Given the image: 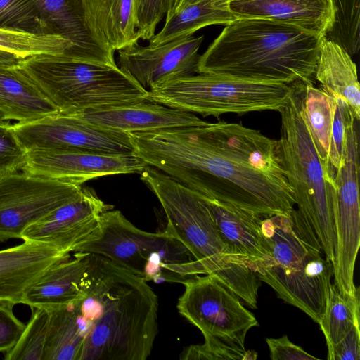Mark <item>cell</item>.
<instances>
[{"label": "cell", "instance_id": "9a60e30c", "mask_svg": "<svg viewBox=\"0 0 360 360\" xmlns=\"http://www.w3.org/2000/svg\"><path fill=\"white\" fill-rule=\"evenodd\" d=\"M111 209L112 206L101 200L94 189L82 187L77 198L29 226L21 239L73 252L96 229L101 214Z\"/></svg>", "mask_w": 360, "mask_h": 360}, {"label": "cell", "instance_id": "7c38bea8", "mask_svg": "<svg viewBox=\"0 0 360 360\" xmlns=\"http://www.w3.org/2000/svg\"><path fill=\"white\" fill-rule=\"evenodd\" d=\"M13 129L27 150L77 148L110 153H134L129 133L108 129L74 115L58 113Z\"/></svg>", "mask_w": 360, "mask_h": 360}, {"label": "cell", "instance_id": "44dd1931", "mask_svg": "<svg viewBox=\"0 0 360 360\" xmlns=\"http://www.w3.org/2000/svg\"><path fill=\"white\" fill-rule=\"evenodd\" d=\"M72 256L50 267L26 292L21 304L51 310L75 302L81 295L89 267V253Z\"/></svg>", "mask_w": 360, "mask_h": 360}, {"label": "cell", "instance_id": "d4e9b609", "mask_svg": "<svg viewBox=\"0 0 360 360\" xmlns=\"http://www.w3.org/2000/svg\"><path fill=\"white\" fill-rule=\"evenodd\" d=\"M234 19L228 8V0H202L167 14L162 29L149 40L150 44L191 36L204 27L226 25Z\"/></svg>", "mask_w": 360, "mask_h": 360}, {"label": "cell", "instance_id": "6da1fadb", "mask_svg": "<svg viewBox=\"0 0 360 360\" xmlns=\"http://www.w3.org/2000/svg\"><path fill=\"white\" fill-rule=\"evenodd\" d=\"M129 134L136 155L205 197L262 216L295 209L276 140L258 130L219 121Z\"/></svg>", "mask_w": 360, "mask_h": 360}, {"label": "cell", "instance_id": "60d3db41", "mask_svg": "<svg viewBox=\"0 0 360 360\" xmlns=\"http://www.w3.org/2000/svg\"><path fill=\"white\" fill-rule=\"evenodd\" d=\"M202 0H175L174 7L171 12L177 11L188 5L198 2Z\"/></svg>", "mask_w": 360, "mask_h": 360}, {"label": "cell", "instance_id": "4fadbf2b", "mask_svg": "<svg viewBox=\"0 0 360 360\" xmlns=\"http://www.w3.org/2000/svg\"><path fill=\"white\" fill-rule=\"evenodd\" d=\"M147 165L134 153L48 148L27 151L21 171L82 186L86 181L105 176L141 174Z\"/></svg>", "mask_w": 360, "mask_h": 360}, {"label": "cell", "instance_id": "d6a6232c", "mask_svg": "<svg viewBox=\"0 0 360 360\" xmlns=\"http://www.w3.org/2000/svg\"><path fill=\"white\" fill-rule=\"evenodd\" d=\"M335 98L329 161L335 176L344 158L347 130L357 120L353 110L345 100L340 97L335 96Z\"/></svg>", "mask_w": 360, "mask_h": 360}, {"label": "cell", "instance_id": "2e32d148", "mask_svg": "<svg viewBox=\"0 0 360 360\" xmlns=\"http://www.w3.org/2000/svg\"><path fill=\"white\" fill-rule=\"evenodd\" d=\"M74 116L103 127L127 133L200 126L207 123L194 113L147 100L89 110Z\"/></svg>", "mask_w": 360, "mask_h": 360}, {"label": "cell", "instance_id": "e575fe53", "mask_svg": "<svg viewBox=\"0 0 360 360\" xmlns=\"http://www.w3.org/2000/svg\"><path fill=\"white\" fill-rule=\"evenodd\" d=\"M135 24L139 39L150 40L157 25L171 12L175 0H134Z\"/></svg>", "mask_w": 360, "mask_h": 360}, {"label": "cell", "instance_id": "83f0119b", "mask_svg": "<svg viewBox=\"0 0 360 360\" xmlns=\"http://www.w3.org/2000/svg\"><path fill=\"white\" fill-rule=\"evenodd\" d=\"M359 292L349 296L330 283L324 313L318 323L328 347V353L355 326L359 325Z\"/></svg>", "mask_w": 360, "mask_h": 360}, {"label": "cell", "instance_id": "277c9868", "mask_svg": "<svg viewBox=\"0 0 360 360\" xmlns=\"http://www.w3.org/2000/svg\"><path fill=\"white\" fill-rule=\"evenodd\" d=\"M261 227L268 252L254 272L280 298L318 323L333 268L313 229L295 209L288 215L262 216Z\"/></svg>", "mask_w": 360, "mask_h": 360}, {"label": "cell", "instance_id": "f1b7e54d", "mask_svg": "<svg viewBox=\"0 0 360 360\" xmlns=\"http://www.w3.org/2000/svg\"><path fill=\"white\" fill-rule=\"evenodd\" d=\"M0 49L20 59L41 54L70 56L72 44L58 34H39L0 27Z\"/></svg>", "mask_w": 360, "mask_h": 360}, {"label": "cell", "instance_id": "603a6c76", "mask_svg": "<svg viewBox=\"0 0 360 360\" xmlns=\"http://www.w3.org/2000/svg\"><path fill=\"white\" fill-rule=\"evenodd\" d=\"M58 113L18 64L0 65V114L5 120L29 122Z\"/></svg>", "mask_w": 360, "mask_h": 360}, {"label": "cell", "instance_id": "5bb4252c", "mask_svg": "<svg viewBox=\"0 0 360 360\" xmlns=\"http://www.w3.org/2000/svg\"><path fill=\"white\" fill-rule=\"evenodd\" d=\"M204 36L193 35L161 44H131L117 51L118 66L146 89L167 80L198 74Z\"/></svg>", "mask_w": 360, "mask_h": 360}, {"label": "cell", "instance_id": "9c48e42d", "mask_svg": "<svg viewBox=\"0 0 360 360\" xmlns=\"http://www.w3.org/2000/svg\"><path fill=\"white\" fill-rule=\"evenodd\" d=\"M290 92V84L198 73L152 87L146 100L203 116L219 117L226 113L278 111Z\"/></svg>", "mask_w": 360, "mask_h": 360}, {"label": "cell", "instance_id": "74e56055", "mask_svg": "<svg viewBox=\"0 0 360 360\" xmlns=\"http://www.w3.org/2000/svg\"><path fill=\"white\" fill-rule=\"evenodd\" d=\"M266 342L271 360H314L318 358L306 352L302 347L292 343L287 335L278 338H268Z\"/></svg>", "mask_w": 360, "mask_h": 360}, {"label": "cell", "instance_id": "e0dca14e", "mask_svg": "<svg viewBox=\"0 0 360 360\" xmlns=\"http://www.w3.org/2000/svg\"><path fill=\"white\" fill-rule=\"evenodd\" d=\"M23 241L0 250V300L15 304L50 267L70 256L46 243Z\"/></svg>", "mask_w": 360, "mask_h": 360}, {"label": "cell", "instance_id": "4316f807", "mask_svg": "<svg viewBox=\"0 0 360 360\" xmlns=\"http://www.w3.org/2000/svg\"><path fill=\"white\" fill-rule=\"evenodd\" d=\"M335 103L334 96L321 87H315L312 82H304L302 110L305 122L323 168L334 176L329 153Z\"/></svg>", "mask_w": 360, "mask_h": 360}, {"label": "cell", "instance_id": "3957f363", "mask_svg": "<svg viewBox=\"0 0 360 360\" xmlns=\"http://www.w3.org/2000/svg\"><path fill=\"white\" fill-rule=\"evenodd\" d=\"M324 36L262 18H236L200 56L198 73L290 84L314 82Z\"/></svg>", "mask_w": 360, "mask_h": 360}, {"label": "cell", "instance_id": "484cf974", "mask_svg": "<svg viewBox=\"0 0 360 360\" xmlns=\"http://www.w3.org/2000/svg\"><path fill=\"white\" fill-rule=\"evenodd\" d=\"M77 300L49 310L44 360H79L86 329Z\"/></svg>", "mask_w": 360, "mask_h": 360}, {"label": "cell", "instance_id": "ac0fdd59", "mask_svg": "<svg viewBox=\"0 0 360 360\" xmlns=\"http://www.w3.org/2000/svg\"><path fill=\"white\" fill-rule=\"evenodd\" d=\"M50 34H58L72 44L75 59L117 65L112 53L102 48L87 25L82 0H32Z\"/></svg>", "mask_w": 360, "mask_h": 360}, {"label": "cell", "instance_id": "ba28073f", "mask_svg": "<svg viewBox=\"0 0 360 360\" xmlns=\"http://www.w3.org/2000/svg\"><path fill=\"white\" fill-rule=\"evenodd\" d=\"M73 252L103 256L147 282H181L194 262L188 250L167 231L141 230L112 209L101 214L96 229Z\"/></svg>", "mask_w": 360, "mask_h": 360}, {"label": "cell", "instance_id": "8d00e7d4", "mask_svg": "<svg viewBox=\"0 0 360 360\" xmlns=\"http://www.w3.org/2000/svg\"><path fill=\"white\" fill-rule=\"evenodd\" d=\"M15 304L11 301L0 300L1 352L6 353L16 344L26 326L15 315Z\"/></svg>", "mask_w": 360, "mask_h": 360}, {"label": "cell", "instance_id": "52a82bcc", "mask_svg": "<svg viewBox=\"0 0 360 360\" xmlns=\"http://www.w3.org/2000/svg\"><path fill=\"white\" fill-rule=\"evenodd\" d=\"M18 65L63 115L135 103L148 96L117 65L41 54L22 59Z\"/></svg>", "mask_w": 360, "mask_h": 360}, {"label": "cell", "instance_id": "ffe728a7", "mask_svg": "<svg viewBox=\"0 0 360 360\" xmlns=\"http://www.w3.org/2000/svg\"><path fill=\"white\" fill-rule=\"evenodd\" d=\"M235 18H262L296 25L325 37L333 22L331 0H228Z\"/></svg>", "mask_w": 360, "mask_h": 360}, {"label": "cell", "instance_id": "8992f818", "mask_svg": "<svg viewBox=\"0 0 360 360\" xmlns=\"http://www.w3.org/2000/svg\"><path fill=\"white\" fill-rule=\"evenodd\" d=\"M304 82L290 84V95L278 110L280 137L276 153L292 188L298 212L316 233L326 257L334 259L335 176L323 168L302 110Z\"/></svg>", "mask_w": 360, "mask_h": 360}, {"label": "cell", "instance_id": "f35d334b", "mask_svg": "<svg viewBox=\"0 0 360 360\" xmlns=\"http://www.w3.org/2000/svg\"><path fill=\"white\" fill-rule=\"evenodd\" d=\"M328 360H359V325L354 326L328 353Z\"/></svg>", "mask_w": 360, "mask_h": 360}, {"label": "cell", "instance_id": "7402d4cb", "mask_svg": "<svg viewBox=\"0 0 360 360\" xmlns=\"http://www.w3.org/2000/svg\"><path fill=\"white\" fill-rule=\"evenodd\" d=\"M89 29L97 43L114 53L138 43L134 0H82Z\"/></svg>", "mask_w": 360, "mask_h": 360}, {"label": "cell", "instance_id": "f546056e", "mask_svg": "<svg viewBox=\"0 0 360 360\" xmlns=\"http://www.w3.org/2000/svg\"><path fill=\"white\" fill-rule=\"evenodd\" d=\"M333 22L326 39L343 48L352 57L360 46V0H331Z\"/></svg>", "mask_w": 360, "mask_h": 360}, {"label": "cell", "instance_id": "b9f144b4", "mask_svg": "<svg viewBox=\"0 0 360 360\" xmlns=\"http://www.w3.org/2000/svg\"><path fill=\"white\" fill-rule=\"evenodd\" d=\"M8 122V121L5 120L3 118L2 115L0 114V124H4V123Z\"/></svg>", "mask_w": 360, "mask_h": 360}, {"label": "cell", "instance_id": "7a4b0ae2", "mask_svg": "<svg viewBox=\"0 0 360 360\" xmlns=\"http://www.w3.org/2000/svg\"><path fill=\"white\" fill-rule=\"evenodd\" d=\"M77 300L86 335L79 360H145L158 331V297L147 281L110 259L89 253Z\"/></svg>", "mask_w": 360, "mask_h": 360}, {"label": "cell", "instance_id": "d590c367", "mask_svg": "<svg viewBox=\"0 0 360 360\" xmlns=\"http://www.w3.org/2000/svg\"><path fill=\"white\" fill-rule=\"evenodd\" d=\"M27 153L12 125L0 124V176L21 170Z\"/></svg>", "mask_w": 360, "mask_h": 360}, {"label": "cell", "instance_id": "ab89813d", "mask_svg": "<svg viewBox=\"0 0 360 360\" xmlns=\"http://www.w3.org/2000/svg\"><path fill=\"white\" fill-rule=\"evenodd\" d=\"M15 54L8 51L0 49V65H15L21 60Z\"/></svg>", "mask_w": 360, "mask_h": 360}, {"label": "cell", "instance_id": "cb8c5ba5", "mask_svg": "<svg viewBox=\"0 0 360 360\" xmlns=\"http://www.w3.org/2000/svg\"><path fill=\"white\" fill-rule=\"evenodd\" d=\"M314 77L323 89L345 100L359 121L360 86L356 65L343 48L325 37Z\"/></svg>", "mask_w": 360, "mask_h": 360}, {"label": "cell", "instance_id": "8fae6325", "mask_svg": "<svg viewBox=\"0 0 360 360\" xmlns=\"http://www.w3.org/2000/svg\"><path fill=\"white\" fill-rule=\"evenodd\" d=\"M82 188L22 171L0 176V243L21 239L29 226L77 198Z\"/></svg>", "mask_w": 360, "mask_h": 360}, {"label": "cell", "instance_id": "836d02e7", "mask_svg": "<svg viewBox=\"0 0 360 360\" xmlns=\"http://www.w3.org/2000/svg\"><path fill=\"white\" fill-rule=\"evenodd\" d=\"M205 342L201 345H190L185 348L180 359L200 360H249L256 359L255 352L230 345L223 341L210 337H205Z\"/></svg>", "mask_w": 360, "mask_h": 360}, {"label": "cell", "instance_id": "5b68a950", "mask_svg": "<svg viewBox=\"0 0 360 360\" xmlns=\"http://www.w3.org/2000/svg\"><path fill=\"white\" fill-rule=\"evenodd\" d=\"M140 174L164 210L165 231L188 250L204 274L214 276L247 304L254 302L260 281L230 252L204 196L151 166L147 165Z\"/></svg>", "mask_w": 360, "mask_h": 360}, {"label": "cell", "instance_id": "30bf717a", "mask_svg": "<svg viewBox=\"0 0 360 360\" xmlns=\"http://www.w3.org/2000/svg\"><path fill=\"white\" fill-rule=\"evenodd\" d=\"M195 275L182 283L177 309L205 337L245 349V336L259 325L239 297L210 274Z\"/></svg>", "mask_w": 360, "mask_h": 360}, {"label": "cell", "instance_id": "d6986e66", "mask_svg": "<svg viewBox=\"0 0 360 360\" xmlns=\"http://www.w3.org/2000/svg\"><path fill=\"white\" fill-rule=\"evenodd\" d=\"M218 232L230 252L254 272L268 252L262 215L205 197Z\"/></svg>", "mask_w": 360, "mask_h": 360}, {"label": "cell", "instance_id": "1f68e13d", "mask_svg": "<svg viewBox=\"0 0 360 360\" xmlns=\"http://www.w3.org/2000/svg\"><path fill=\"white\" fill-rule=\"evenodd\" d=\"M0 27L50 34L32 0H0Z\"/></svg>", "mask_w": 360, "mask_h": 360}, {"label": "cell", "instance_id": "4dcf8cb0", "mask_svg": "<svg viewBox=\"0 0 360 360\" xmlns=\"http://www.w3.org/2000/svg\"><path fill=\"white\" fill-rule=\"evenodd\" d=\"M49 323V311L34 308L28 323L16 342L5 353L6 360H44Z\"/></svg>", "mask_w": 360, "mask_h": 360}]
</instances>
